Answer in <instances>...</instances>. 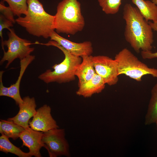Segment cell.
<instances>
[{"instance_id":"cell-15","label":"cell","mask_w":157,"mask_h":157,"mask_svg":"<svg viewBox=\"0 0 157 157\" xmlns=\"http://www.w3.org/2000/svg\"><path fill=\"white\" fill-rule=\"evenodd\" d=\"M82 61L76 70L75 75L78 79V85L91 79L97 74L91 55L82 56Z\"/></svg>"},{"instance_id":"cell-6","label":"cell","mask_w":157,"mask_h":157,"mask_svg":"<svg viewBox=\"0 0 157 157\" xmlns=\"http://www.w3.org/2000/svg\"><path fill=\"white\" fill-rule=\"evenodd\" d=\"M9 31L8 39L1 42L3 55L0 63L1 65L7 61L6 68L16 59H22L30 55L34 50V48L30 47L32 44L30 41L19 37L13 28Z\"/></svg>"},{"instance_id":"cell-12","label":"cell","mask_w":157,"mask_h":157,"mask_svg":"<svg viewBox=\"0 0 157 157\" xmlns=\"http://www.w3.org/2000/svg\"><path fill=\"white\" fill-rule=\"evenodd\" d=\"M43 132L34 130L29 127L25 129L20 134L19 138L23 142L22 147L28 148L31 156L41 157V148L43 147L42 139Z\"/></svg>"},{"instance_id":"cell-26","label":"cell","mask_w":157,"mask_h":157,"mask_svg":"<svg viewBox=\"0 0 157 157\" xmlns=\"http://www.w3.org/2000/svg\"><path fill=\"white\" fill-rule=\"evenodd\" d=\"M152 2L157 5V0H151Z\"/></svg>"},{"instance_id":"cell-9","label":"cell","mask_w":157,"mask_h":157,"mask_svg":"<svg viewBox=\"0 0 157 157\" xmlns=\"http://www.w3.org/2000/svg\"><path fill=\"white\" fill-rule=\"evenodd\" d=\"M51 107L45 104L36 110L32 120L29 122V126L33 129L44 132L59 128L56 121L51 114Z\"/></svg>"},{"instance_id":"cell-8","label":"cell","mask_w":157,"mask_h":157,"mask_svg":"<svg viewBox=\"0 0 157 157\" xmlns=\"http://www.w3.org/2000/svg\"><path fill=\"white\" fill-rule=\"evenodd\" d=\"M96 73L110 86L115 85L118 81V64L117 61L104 55L91 56Z\"/></svg>"},{"instance_id":"cell-4","label":"cell","mask_w":157,"mask_h":157,"mask_svg":"<svg viewBox=\"0 0 157 157\" xmlns=\"http://www.w3.org/2000/svg\"><path fill=\"white\" fill-rule=\"evenodd\" d=\"M40 44L58 48L62 51L65 58L60 63L55 64L52 66L53 71L47 69L39 75L38 78L46 83L54 82L62 83L74 80L77 69L82 61V58L72 54L53 40Z\"/></svg>"},{"instance_id":"cell-10","label":"cell","mask_w":157,"mask_h":157,"mask_svg":"<svg viewBox=\"0 0 157 157\" xmlns=\"http://www.w3.org/2000/svg\"><path fill=\"white\" fill-rule=\"evenodd\" d=\"M50 40L57 42L72 54L82 57L91 55L93 52L92 43L89 41L76 43L65 38L54 31L51 35Z\"/></svg>"},{"instance_id":"cell-24","label":"cell","mask_w":157,"mask_h":157,"mask_svg":"<svg viewBox=\"0 0 157 157\" xmlns=\"http://www.w3.org/2000/svg\"><path fill=\"white\" fill-rule=\"evenodd\" d=\"M13 26V23L1 14L0 15V36L1 39V42L3 41L2 35L3 30L5 28H6L9 30L10 28V27Z\"/></svg>"},{"instance_id":"cell-3","label":"cell","mask_w":157,"mask_h":157,"mask_svg":"<svg viewBox=\"0 0 157 157\" xmlns=\"http://www.w3.org/2000/svg\"><path fill=\"white\" fill-rule=\"evenodd\" d=\"M54 16L55 29L58 33L74 35L81 31L85 25L81 4L77 0H63L60 2Z\"/></svg>"},{"instance_id":"cell-18","label":"cell","mask_w":157,"mask_h":157,"mask_svg":"<svg viewBox=\"0 0 157 157\" xmlns=\"http://www.w3.org/2000/svg\"><path fill=\"white\" fill-rule=\"evenodd\" d=\"M157 120V83L151 91V97L145 116L144 124L149 125L155 123Z\"/></svg>"},{"instance_id":"cell-1","label":"cell","mask_w":157,"mask_h":157,"mask_svg":"<svg viewBox=\"0 0 157 157\" xmlns=\"http://www.w3.org/2000/svg\"><path fill=\"white\" fill-rule=\"evenodd\" d=\"M123 18L125 21L124 36L137 53L140 50L151 51L154 42L152 28L137 7L129 3L124 6Z\"/></svg>"},{"instance_id":"cell-23","label":"cell","mask_w":157,"mask_h":157,"mask_svg":"<svg viewBox=\"0 0 157 157\" xmlns=\"http://www.w3.org/2000/svg\"><path fill=\"white\" fill-rule=\"evenodd\" d=\"M152 29L157 32V22H148ZM141 55L144 59H152L157 58V52L153 53L152 51H142Z\"/></svg>"},{"instance_id":"cell-21","label":"cell","mask_w":157,"mask_h":157,"mask_svg":"<svg viewBox=\"0 0 157 157\" xmlns=\"http://www.w3.org/2000/svg\"><path fill=\"white\" fill-rule=\"evenodd\" d=\"M6 1L13 11L14 16L18 17L22 14L25 15L27 12V0H3Z\"/></svg>"},{"instance_id":"cell-11","label":"cell","mask_w":157,"mask_h":157,"mask_svg":"<svg viewBox=\"0 0 157 157\" xmlns=\"http://www.w3.org/2000/svg\"><path fill=\"white\" fill-rule=\"evenodd\" d=\"M23 102L19 105V110L15 116L7 120L13 121L25 129L29 127V120L36 114V105L34 97L28 96L23 98Z\"/></svg>"},{"instance_id":"cell-25","label":"cell","mask_w":157,"mask_h":157,"mask_svg":"<svg viewBox=\"0 0 157 157\" xmlns=\"http://www.w3.org/2000/svg\"><path fill=\"white\" fill-rule=\"evenodd\" d=\"M4 72V71H3L0 72V96L9 97V87H5L2 82V76Z\"/></svg>"},{"instance_id":"cell-7","label":"cell","mask_w":157,"mask_h":157,"mask_svg":"<svg viewBox=\"0 0 157 157\" xmlns=\"http://www.w3.org/2000/svg\"><path fill=\"white\" fill-rule=\"evenodd\" d=\"M42 140L49 157H70L69 146L64 129L55 128L43 132Z\"/></svg>"},{"instance_id":"cell-19","label":"cell","mask_w":157,"mask_h":157,"mask_svg":"<svg viewBox=\"0 0 157 157\" xmlns=\"http://www.w3.org/2000/svg\"><path fill=\"white\" fill-rule=\"evenodd\" d=\"M0 151L6 154L10 153L19 157H31L29 152L23 151L19 148L13 144L8 138L4 134L0 137Z\"/></svg>"},{"instance_id":"cell-16","label":"cell","mask_w":157,"mask_h":157,"mask_svg":"<svg viewBox=\"0 0 157 157\" xmlns=\"http://www.w3.org/2000/svg\"><path fill=\"white\" fill-rule=\"evenodd\" d=\"M144 18L147 21L157 22V6L149 0H132Z\"/></svg>"},{"instance_id":"cell-20","label":"cell","mask_w":157,"mask_h":157,"mask_svg":"<svg viewBox=\"0 0 157 157\" xmlns=\"http://www.w3.org/2000/svg\"><path fill=\"white\" fill-rule=\"evenodd\" d=\"M102 11L107 14L113 15L119 11L122 0H98Z\"/></svg>"},{"instance_id":"cell-17","label":"cell","mask_w":157,"mask_h":157,"mask_svg":"<svg viewBox=\"0 0 157 157\" xmlns=\"http://www.w3.org/2000/svg\"><path fill=\"white\" fill-rule=\"evenodd\" d=\"M25 129L11 120H1L0 133L8 138L16 140Z\"/></svg>"},{"instance_id":"cell-5","label":"cell","mask_w":157,"mask_h":157,"mask_svg":"<svg viewBox=\"0 0 157 157\" xmlns=\"http://www.w3.org/2000/svg\"><path fill=\"white\" fill-rule=\"evenodd\" d=\"M115 59L117 63L119 75L124 74L137 81H141L146 75L157 78V69L149 67L126 48L117 54Z\"/></svg>"},{"instance_id":"cell-13","label":"cell","mask_w":157,"mask_h":157,"mask_svg":"<svg viewBox=\"0 0 157 157\" xmlns=\"http://www.w3.org/2000/svg\"><path fill=\"white\" fill-rule=\"evenodd\" d=\"M106 83L102 78L96 74L90 80L78 85L77 95L88 98L94 94L99 93L104 89Z\"/></svg>"},{"instance_id":"cell-22","label":"cell","mask_w":157,"mask_h":157,"mask_svg":"<svg viewBox=\"0 0 157 157\" xmlns=\"http://www.w3.org/2000/svg\"><path fill=\"white\" fill-rule=\"evenodd\" d=\"M0 11L1 14L13 24L16 22L15 19L14 18L13 13L10 7L6 6L2 2H0Z\"/></svg>"},{"instance_id":"cell-14","label":"cell","mask_w":157,"mask_h":157,"mask_svg":"<svg viewBox=\"0 0 157 157\" xmlns=\"http://www.w3.org/2000/svg\"><path fill=\"white\" fill-rule=\"evenodd\" d=\"M34 56L30 55L20 60V70L18 79L16 82L9 87V97L13 99L16 104L18 105L22 104L23 101L20 96L19 91L20 85L23 75L29 64L35 59Z\"/></svg>"},{"instance_id":"cell-2","label":"cell","mask_w":157,"mask_h":157,"mask_svg":"<svg viewBox=\"0 0 157 157\" xmlns=\"http://www.w3.org/2000/svg\"><path fill=\"white\" fill-rule=\"evenodd\" d=\"M27 3L26 14L24 17H18L16 22L30 34L45 39L50 38L55 30L54 15L46 12L38 0H27Z\"/></svg>"},{"instance_id":"cell-27","label":"cell","mask_w":157,"mask_h":157,"mask_svg":"<svg viewBox=\"0 0 157 157\" xmlns=\"http://www.w3.org/2000/svg\"><path fill=\"white\" fill-rule=\"evenodd\" d=\"M155 123L156 124V128H157V120Z\"/></svg>"}]
</instances>
